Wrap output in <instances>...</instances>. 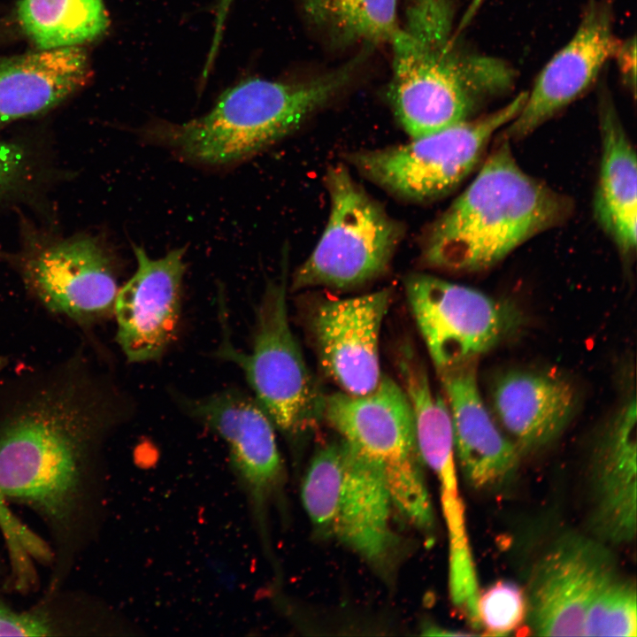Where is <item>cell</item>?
I'll list each match as a JSON object with an SVG mask.
<instances>
[{"instance_id": "13", "label": "cell", "mask_w": 637, "mask_h": 637, "mask_svg": "<svg viewBox=\"0 0 637 637\" xmlns=\"http://www.w3.org/2000/svg\"><path fill=\"white\" fill-rule=\"evenodd\" d=\"M137 268L118 290L116 341L131 363L159 360L175 340L181 314L185 249L153 259L133 247Z\"/></svg>"}, {"instance_id": "25", "label": "cell", "mask_w": 637, "mask_h": 637, "mask_svg": "<svg viewBox=\"0 0 637 637\" xmlns=\"http://www.w3.org/2000/svg\"><path fill=\"white\" fill-rule=\"evenodd\" d=\"M635 583L618 572L600 588L586 614L583 636L635 637Z\"/></svg>"}, {"instance_id": "22", "label": "cell", "mask_w": 637, "mask_h": 637, "mask_svg": "<svg viewBox=\"0 0 637 637\" xmlns=\"http://www.w3.org/2000/svg\"><path fill=\"white\" fill-rule=\"evenodd\" d=\"M18 18L40 50L80 46L103 35L110 23L103 0H19Z\"/></svg>"}, {"instance_id": "7", "label": "cell", "mask_w": 637, "mask_h": 637, "mask_svg": "<svg viewBox=\"0 0 637 637\" xmlns=\"http://www.w3.org/2000/svg\"><path fill=\"white\" fill-rule=\"evenodd\" d=\"M330 211L311 254L293 275L292 289L324 287L348 289L381 275L403 234L342 165L326 175Z\"/></svg>"}, {"instance_id": "30", "label": "cell", "mask_w": 637, "mask_h": 637, "mask_svg": "<svg viewBox=\"0 0 637 637\" xmlns=\"http://www.w3.org/2000/svg\"><path fill=\"white\" fill-rule=\"evenodd\" d=\"M614 58L621 73L625 85L632 93L635 94L636 88V42L635 37L619 42Z\"/></svg>"}, {"instance_id": "12", "label": "cell", "mask_w": 637, "mask_h": 637, "mask_svg": "<svg viewBox=\"0 0 637 637\" xmlns=\"http://www.w3.org/2000/svg\"><path fill=\"white\" fill-rule=\"evenodd\" d=\"M617 572L595 538L571 534L555 541L534 566L526 592L532 630L542 636H583L590 603Z\"/></svg>"}, {"instance_id": "4", "label": "cell", "mask_w": 637, "mask_h": 637, "mask_svg": "<svg viewBox=\"0 0 637 637\" xmlns=\"http://www.w3.org/2000/svg\"><path fill=\"white\" fill-rule=\"evenodd\" d=\"M390 43L388 98L411 139L469 119L481 99L506 91L514 73L498 58L460 50L453 41L411 38L400 29Z\"/></svg>"}, {"instance_id": "9", "label": "cell", "mask_w": 637, "mask_h": 637, "mask_svg": "<svg viewBox=\"0 0 637 637\" xmlns=\"http://www.w3.org/2000/svg\"><path fill=\"white\" fill-rule=\"evenodd\" d=\"M405 292L438 372L478 361L524 322L516 304L433 275L411 274Z\"/></svg>"}, {"instance_id": "26", "label": "cell", "mask_w": 637, "mask_h": 637, "mask_svg": "<svg viewBox=\"0 0 637 637\" xmlns=\"http://www.w3.org/2000/svg\"><path fill=\"white\" fill-rule=\"evenodd\" d=\"M80 631L91 633L104 629L94 622L65 616L51 605L14 609L0 592V636H60L79 634Z\"/></svg>"}, {"instance_id": "14", "label": "cell", "mask_w": 637, "mask_h": 637, "mask_svg": "<svg viewBox=\"0 0 637 637\" xmlns=\"http://www.w3.org/2000/svg\"><path fill=\"white\" fill-rule=\"evenodd\" d=\"M391 300L389 288L320 301L310 318L317 354L326 374L341 391H372L382 374L379 342Z\"/></svg>"}, {"instance_id": "23", "label": "cell", "mask_w": 637, "mask_h": 637, "mask_svg": "<svg viewBox=\"0 0 637 637\" xmlns=\"http://www.w3.org/2000/svg\"><path fill=\"white\" fill-rule=\"evenodd\" d=\"M397 8L398 0H303L306 20L338 46L390 42Z\"/></svg>"}, {"instance_id": "11", "label": "cell", "mask_w": 637, "mask_h": 637, "mask_svg": "<svg viewBox=\"0 0 637 637\" xmlns=\"http://www.w3.org/2000/svg\"><path fill=\"white\" fill-rule=\"evenodd\" d=\"M10 261L27 289L50 311L82 326L113 314L116 266L98 239L81 234L42 240Z\"/></svg>"}, {"instance_id": "2", "label": "cell", "mask_w": 637, "mask_h": 637, "mask_svg": "<svg viewBox=\"0 0 637 637\" xmlns=\"http://www.w3.org/2000/svg\"><path fill=\"white\" fill-rule=\"evenodd\" d=\"M572 201L525 173L508 141L427 233L426 265L451 272L488 269L526 241L564 222Z\"/></svg>"}, {"instance_id": "21", "label": "cell", "mask_w": 637, "mask_h": 637, "mask_svg": "<svg viewBox=\"0 0 637 637\" xmlns=\"http://www.w3.org/2000/svg\"><path fill=\"white\" fill-rule=\"evenodd\" d=\"M90 78L88 58L80 46L0 60V125L50 110Z\"/></svg>"}, {"instance_id": "18", "label": "cell", "mask_w": 637, "mask_h": 637, "mask_svg": "<svg viewBox=\"0 0 637 637\" xmlns=\"http://www.w3.org/2000/svg\"><path fill=\"white\" fill-rule=\"evenodd\" d=\"M342 440L343 473L327 537L338 539L376 569L388 570L397 540L384 472L379 463Z\"/></svg>"}, {"instance_id": "3", "label": "cell", "mask_w": 637, "mask_h": 637, "mask_svg": "<svg viewBox=\"0 0 637 637\" xmlns=\"http://www.w3.org/2000/svg\"><path fill=\"white\" fill-rule=\"evenodd\" d=\"M367 55L365 49L343 65L304 81L243 80L224 91L203 116L182 124H156L147 135L198 163L239 161L293 132L338 96Z\"/></svg>"}, {"instance_id": "8", "label": "cell", "mask_w": 637, "mask_h": 637, "mask_svg": "<svg viewBox=\"0 0 637 637\" xmlns=\"http://www.w3.org/2000/svg\"><path fill=\"white\" fill-rule=\"evenodd\" d=\"M527 92L485 116L386 149L349 156L367 179L401 197L428 201L461 183L480 162L490 139L521 111Z\"/></svg>"}, {"instance_id": "27", "label": "cell", "mask_w": 637, "mask_h": 637, "mask_svg": "<svg viewBox=\"0 0 637 637\" xmlns=\"http://www.w3.org/2000/svg\"><path fill=\"white\" fill-rule=\"evenodd\" d=\"M477 610L480 629L486 634L508 635L526 617V592L511 581H497L479 594Z\"/></svg>"}, {"instance_id": "20", "label": "cell", "mask_w": 637, "mask_h": 637, "mask_svg": "<svg viewBox=\"0 0 637 637\" xmlns=\"http://www.w3.org/2000/svg\"><path fill=\"white\" fill-rule=\"evenodd\" d=\"M598 102L602 153L594 216L630 265L637 242L636 154L609 92L601 91Z\"/></svg>"}, {"instance_id": "1", "label": "cell", "mask_w": 637, "mask_h": 637, "mask_svg": "<svg viewBox=\"0 0 637 637\" xmlns=\"http://www.w3.org/2000/svg\"><path fill=\"white\" fill-rule=\"evenodd\" d=\"M0 399V490L67 532L100 503L104 444L127 398L80 356L20 376Z\"/></svg>"}, {"instance_id": "15", "label": "cell", "mask_w": 637, "mask_h": 637, "mask_svg": "<svg viewBox=\"0 0 637 637\" xmlns=\"http://www.w3.org/2000/svg\"><path fill=\"white\" fill-rule=\"evenodd\" d=\"M619 42L610 7L590 1L572 38L540 72L521 111L509 123L506 136H526L578 98L614 57Z\"/></svg>"}, {"instance_id": "31", "label": "cell", "mask_w": 637, "mask_h": 637, "mask_svg": "<svg viewBox=\"0 0 637 637\" xmlns=\"http://www.w3.org/2000/svg\"><path fill=\"white\" fill-rule=\"evenodd\" d=\"M232 0H219L217 6L216 20L224 22L226 19Z\"/></svg>"}, {"instance_id": "17", "label": "cell", "mask_w": 637, "mask_h": 637, "mask_svg": "<svg viewBox=\"0 0 637 637\" xmlns=\"http://www.w3.org/2000/svg\"><path fill=\"white\" fill-rule=\"evenodd\" d=\"M478 361L438 372L454 433L455 455L476 489L503 486L514 474L520 451L501 430L480 395Z\"/></svg>"}, {"instance_id": "24", "label": "cell", "mask_w": 637, "mask_h": 637, "mask_svg": "<svg viewBox=\"0 0 637 637\" xmlns=\"http://www.w3.org/2000/svg\"><path fill=\"white\" fill-rule=\"evenodd\" d=\"M343 465L342 440L328 442L314 454L302 483L301 498L305 512L314 529L326 537L332 522Z\"/></svg>"}, {"instance_id": "19", "label": "cell", "mask_w": 637, "mask_h": 637, "mask_svg": "<svg viewBox=\"0 0 637 637\" xmlns=\"http://www.w3.org/2000/svg\"><path fill=\"white\" fill-rule=\"evenodd\" d=\"M493 416L518 450L543 448L566 429L578 395L565 378L544 371L512 369L496 377L491 388Z\"/></svg>"}, {"instance_id": "6", "label": "cell", "mask_w": 637, "mask_h": 637, "mask_svg": "<svg viewBox=\"0 0 637 637\" xmlns=\"http://www.w3.org/2000/svg\"><path fill=\"white\" fill-rule=\"evenodd\" d=\"M287 280L266 288L256 314L252 348L237 349L230 340L224 313L222 341L215 355L241 368L254 398L286 437L293 439L322 418L324 397L291 329L287 306Z\"/></svg>"}, {"instance_id": "28", "label": "cell", "mask_w": 637, "mask_h": 637, "mask_svg": "<svg viewBox=\"0 0 637 637\" xmlns=\"http://www.w3.org/2000/svg\"><path fill=\"white\" fill-rule=\"evenodd\" d=\"M0 531L9 551L13 581L18 587H27L34 580L33 559L47 560L50 552L47 544L14 515L1 490Z\"/></svg>"}, {"instance_id": "29", "label": "cell", "mask_w": 637, "mask_h": 637, "mask_svg": "<svg viewBox=\"0 0 637 637\" xmlns=\"http://www.w3.org/2000/svg\"><path fill=\"white\" fill-rule=\"evenodd\" d=\"M28 170L24 149L12 142L0 141V196L15 190Z\"/></svg>"}, {"instance_id": "5", "label": "cell", "mask_w": 637, "mask_h": 637, "mask_svg": "<svg viewBox=\"0 0 637 637\" xmlns=\"http://www.w3.org/2000/svg\"><path fill=\"white\" fill-rule=\"evenodd\" d=\"M322 418L341 438L380 464L394 509L416 528L433 530V508L420 468L412 411L402 386L382 375L367 394L333 393L324 397Z\"/></svg>"}, {"instance_id": "10", "label": "cell", "mask_w": 637, "mask_h": 637, "mask_svg": "<svg viewBox=\"0 0 637 637\" xmlns=\"http://www.w3.org/2000/svg\"><path fill=\"white\" fill-rule=\"evenodd\" d=\"M190 418L226 443L229 464L262 541L268 511L279 497L284 476L275 426L257 400L237 388L210 395H173Z\"/></svg>"}, {"instance_id": "16", "label": "cell", "mask_w": 637, "mask_h": 637, "mask_svg": "<svg viewBox=\"0 0 637 637\" xmlns=\"http://www.w3.org/2000/svg\"><path fill=\"white\" fill-rule=\"evenodd\" d=\"M634 385L595 443L589 471L588 525L602 543H628L636 533L637 417Z\"/></svg>"}]
</instances>
